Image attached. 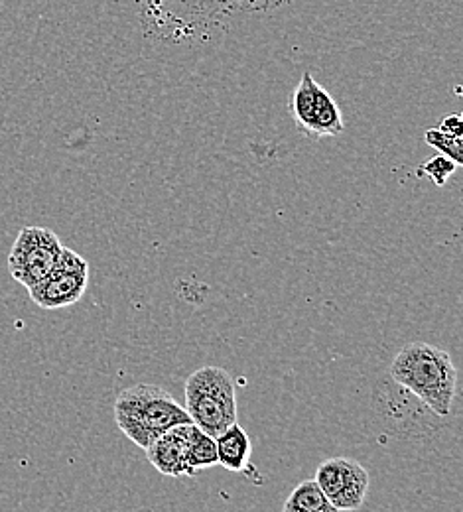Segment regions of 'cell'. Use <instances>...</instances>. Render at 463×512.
Wrapping results in <instances>:
<instances>
[{"label": "cell", "instance_id": "5bb4252c", "mask_svg": "<svg viewBox=\"0 0 463 512\" xmlns=\"http://www.w3.org/2000/svg\"><path fill=\"white\" fill-rule=\"evenodd\" d=\"M426 144L434 146L436 150H440L444 156H448L450 160H454L458 166L463 164V140L462 136H452L442 132L440 128L434 130H426L424 134Z\"/></svg>", "mask_w": 463, "mask_h": 512}, {"label": "cell", "instance_id": "9c48e42d", "mask_svg": "<svg viewBox=\"0 0 463 512\" xmlns=\"http://www.w3.org/2000/svg\"><path fill=\"white\" fill-rule=\"evenodd\" d=\"M343 132V119L337 103L331 99L330 93L318 83L316 87V101L314 113L308 136L324 138V136H337Z\"/></svg>", "mask_w": 463, "mask_h": 512}, {"label": "cell", "instance_id": "2e32d148", "mask_svg": "<svg viewBox=\"0 0 463 512\" xmlns=\"http://www.w3.org/2000/svg\"><path fill=\"white\" fill-rule=\"evenodd\" d=\"M440 130L446 132V134H452V136H462V117L460 115H452V117H446L444 123L440 125Z\"/></svg>", "mask_w": 463, "mask_h": 512}, {"label": "cell", "instance_id": "6da1fadb", "mask_svg": "<svg viewBox=\"0 0 463 512\" xmlns=\"http://www.w3.org/2000/svg\"><path fill=\"white\" fill-rule=\"evenodd\" d=\"M391 375L432 412L442 418L450 416L458 392V369L446 351L422 341L408 343L398 351Z\"/></svg>", "mask_w": 463, "mask_h": 512}, {"label": "cell", "instance_id": "3957f363", "mask_svg": "<svg viewBox=\"0 0 463 512\" xmlns=\"http://www.w3.org/2000/svg\"><path fill=\"white\" fill-rule=\"evenodd\" d=\"M192 422L209 436H219L237 422V398L231 375L221 367H203L186 381V406Z\"/></svg>", "mask_w": 463, "mask_h": 512}, {"label": "cell", "instance_id": "277c9868", "mask_svg": "<svg viewBox=\"0 0 463 512\" xmlns=\"http://www.w3.org/2000/svg\"><path fill=\"white\" fill-rule=\"evenodd\" d=\"M60 237L44 227H24L8 255L10 276L26 288L44 280L62 253Z\"/></svg>", "mask_w": 463, "mask_h": 512}, {"label": "cell", "instance_id": "ba28073f", "mask_svg": "<svg viewBox=\"0 0 463 512\" xmlns=\"http://www.w3.org/2000/svg\"><path fill=\"white\" fill-rule=\"evenodd\" d=\"M369 489V473L353 459H345V481L343 489L333 503L335 511H357L365 503Z\"/></svg>", "mask_w": 463, "mask_h": 512}, {"label": "cell", "instance_id": "30bf717a", "mask_svg": "<svg viewBox=\"0 0 463 512\" xmlns=\"http://www.w3.org/2000/svg\"><path fill=\"white\" fill-rule=\"evenodd\" d=\"M215 465H217L215 438L199 430L194 422L188 424V446H186L188 477L196 475L201 469H209Z\"/></svg>", "mask_w": 463, "mask_h": 512}, {"label": "cell", "instance_id": "4fadbf2b", "mask_svg": "<svg viewBox=\"0 0 463 512\" xmlns=\"http://www.w3.org/2000/svg\"><path fill=\"white\" fill-rule=\"evenodd\" d=\"M314 479L318 481V485L322 487V491L326 493V497L330 499L331 507H333V503L337 501V497L343 489V481H345V457H333V459L324 461L318 467Z\"/></svg>", "mask_w": 463, "mask_h": 512}, {"label": "cell", "instance_id": "52a82bcc", "mask_svg": "<svg viewBox=\"0 0 463 512\" xmlns=\"http://www.w3.org/2000/svg\"><path fill=\"white\" fill-rule=\"evenodd\" d=\"M215 446H217V465L233 473H245L249 469L253 446L243 426L235 422L229 428H225L219 436H215Z\"/></svg>", "mask_w": 463, "mask_h": 512}, {"label": "cell", "instance_id": "8992f818", "mask_svg": "<svg viewBox=\"0 0 463 512\" xmlns=\"http://www.w3.org/2000/svg\"><path fill=\"white\" fill-rule=\"evenodd\" d=\"M186 446H188V424H180L160 434L146 448V457L158 473L166 477H182V475H188Z\"/></svg>", "mask_w": 463, "mask_h": 512}, {"label": "cell", "instance_id": "9a60e30c", "mask_svg": "<svg viewBox=\"0 0 463 512\" xmlns=\"http://www.w3.org/2000/svg\"><path fill=\"white\" fill-rule=\"evenodd\" d=\"M456 170H458V164L442 154L424 162L418 170V176H428L436 186H444Z\"/></svg>", "mask_w": 463, "mask_h": 512}, {"label": "cell", "instance_id": "7c38bea8", "mask_svg": "<svg viewBox=\"0 0 463 512\" xmlns=\"http://www.w3.org/2000/svg\"><path fill=\"white\" fill-rule=\"evenodd\" d=\"M316 79L312 73H304L298 87L292 93L290 101V111L294 117V123L298 128L308 136L310 132V123H312V113H314V101H316Z\"/></svg>", "mask_w": 463, "mask_h": 512}, {"label": "cell", "instance_id": "5b68a950", "mask_svg": "<svg viewBox=\"0 0 463 512\" xmlns=\"http://www.w3.org/2000/svg\"><path fill=\"white\" fill-rule=\"evenodd\" d=\"M89 282V264L83 256L62 247L52 272L36 286L28 288L30 298L44 310H60L77 304Z\"/></svg>", "mask_w": 463, "mask_h": 512}, {"label": "cell", "instance_id": "8fae6325", "mask_svg": "<svg viewBox=\"0 0 463 512\" xmlns=\"http://www.w3.org/2000/svg\"><path fill=\"white\" fill-rule=\"evenodd\" d=\"M333 511L330 499L322 491L316 479L302 481L286 499L284 512H330Z\"/></svg>", "mask_w": 463, "mask_h": 512}, {"label": "cell", "instance_id": "7a4b0ae2", "mask_svg": "<svg viewBox=\"0 0 463 512\" xmlns=\"http://www.w3.org/2000/svg\"><path fill=\"white\" fill-rule=\"evenodd\" d=\"M115 422L131 442L146 449L160 434L190 424L192 418L168 390L154 384H136L117 396Z\"/></svg>", "mask_w": 463, "mask_h": 512}]
</instances>
